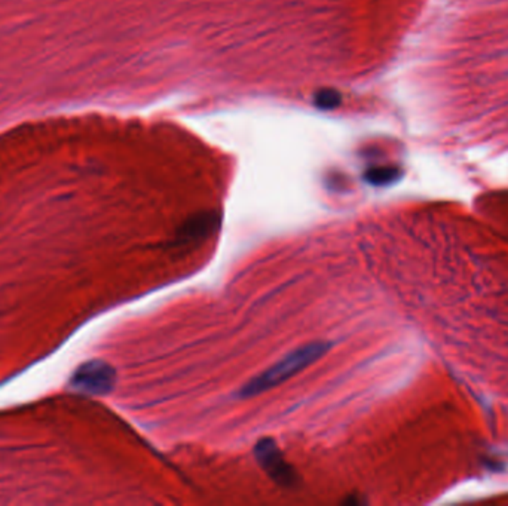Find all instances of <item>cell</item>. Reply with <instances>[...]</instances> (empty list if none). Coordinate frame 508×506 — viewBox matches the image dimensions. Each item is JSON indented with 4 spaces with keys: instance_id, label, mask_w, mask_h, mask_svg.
<instances>
[{
    "instance_id": "1",
    "label": "cell",
    "mask_w": 508,
    "mask_h": 506,
    "mask_svg": "<svg viewBox=\"0 0 508 506\" xmlns=\"http://www.w3.org/2000/svg\"><path fill=\"white\" fill-rule=\"evenodd\" d=\"M331 343L323 340L309 341V343L296 348L286 357H282L278 362L270 365L269 369L253 377L252 381L247 382L240 389V398H252L257 397L263 392L274 389L289 381L290 377L296 376L297 373L303 371L309 365L317 362L320 358H323L326 353L330 350Z\"/></svg>"
},
{
    "instance_id": "5",
    "label": "cell",
    "mask_w": 508,
    "mask_h": 506,
    "mask_svg": "<svg viewBox=\"0 0 508 506\" xmlns=\"http://www.w3.org/2000/svg\"><path fill=\"white\" fill-rule=\"evenodd\" d=\"M399 177L397 168H370L364 174V180L371 186H387L397 182Z\"/></svg>"
},
{
    "instance_id": "3",
    "label": "cell",
    "mask_w": 508,
    "mask_h": 506,
    "mask_svg": "<svg viewBox=\"0 0 508 506\" xmlns=\"http://www.w3.org/2000/svg\"><path fill=\"white\" fill-rule=\"evenodd\" d=\"M116 371L104 361H88L73 374L71 386L90 395H106L115 388Z\"/></svg>"
},
{
    "instance_id": "4",
    "label": "cell",
    "mask_w": 508,
    "mask_h": 506,
    "mask_svg": "<svg viewBox=\"0 0 508 506\" xmlns=\"http://www.w3.org/2000/svg\"><path fill=\"white\" fill-rule=\"evenodd\" d=\"M220 224L217 212H200L195 214L191 219L186 220L179 231V238L186 241H193V239L205 238L216 231Z\"/></svg>"
},
{
    "instance_id": "6",
    "label": "cell",
    "mask_w": 508,
    "mask_h": 506,
    "mask_svg": "<svg viewBox=\"0 0 508 506\" xmlns=\"http://www.w3.org/2000/svg\"><path fill=\"white\" fill-rule=\"evenodd\" d=\"M314 104L320 110H334L342 104V94L336 90H321L314 97Z\"/></svg>"
},
{
    "instance_id": "2",
    "label": "cell",
    "mask_w": 508,
    "mask_h": 506,
    "mask_svg": "<svg viewBox=\"0 0 508 506\" xmlns=\"http://www.w3.org/2000/svg\"><path fill=\"white\" fill-rule=\"evenodd\" d=\"M254 454L262 470L270 477V479L286 488H291L299 484V475L294 467L284 458L282 451L272 438L260 439L256 447Z\"/></svg>"
}]
</instances>
